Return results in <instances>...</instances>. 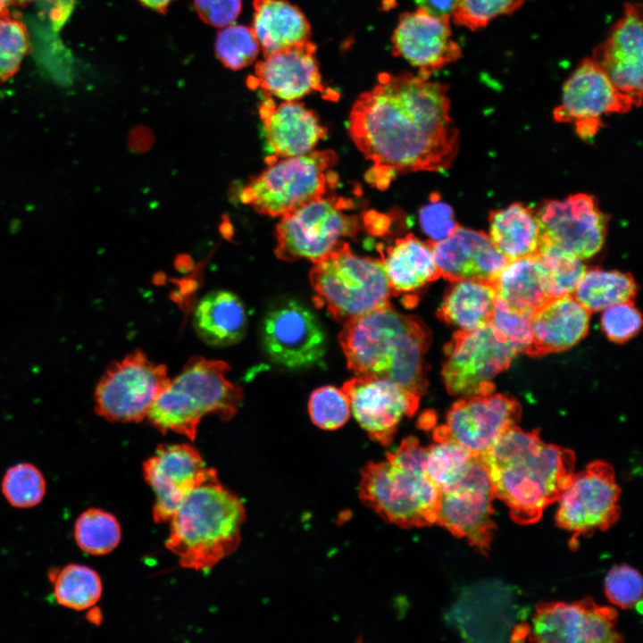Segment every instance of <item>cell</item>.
Masks as SVG:
<instances>
[{
    "label": "cell",
    "instance_id": "3957f363",
    "mask_svg": "<svg viewBox=\"0 0 643 643\" xmlns=\"http://www.w3.org/2000/svg\"><path fill=\"white\" fill-rule=\"evenodd\" d=\"M338 341L356 376L388 379L420 396L425 393L430 334L417 317L389 304L344 324Z\"/></svg>",
    "mask_w": 643,
    "mask_h": 643
},
{
    "label": "cell",
    "instance_id": "7402d4cb",
    "mask_svg": "<svg viewBox=\"0 0 643 643\" xmlns=\"http://www.w3.org/2000/svg\"><path fill=\"white\" fill-rule=\"evenodd\" d=\"M642 38L641 5L628 3L622 16L591 56L635 106H639L642 100Z\"/></svg>",
    "mask_w": 643,
    "mask_h": 643
},
{
    "label": "cell",
    "instance_id": "f35d334b",
    "mask_svg": "<svg viewBox=\"0 0 643 643\" xmlns=\"http://www.w3.org/2000/svg\"><path fill=\"white\" fill-rule=\"evenodd\" d=\"M215 54L227 68L238 71L251 64L260 50L251 28L229 25L220 30L215 39Z\"/></svg>",
    "mask_w": 643,
    "mask_h": 643
},
{
    "label": "cell",
    "instance_id": "f546056e",
    "mask_svg": "<svg viewBox=\"0 0 643 643\" xmlns=\"http://www.w3.org/2000/svg\"><path fill=\"white\" fill-rule=\"evenodd\" d=\"M492 283L497 297L530 314L551 299L547 274L537 255L509 261Z\"/></svg>",
    "mask_w": 643,
    "mask_h": 643
},
{
    "label": "cell",
    "instance_id": "52a82bcc",
    "mask_svg": "<svg viewBox=\"0 0 643 643\" xmlns=\"http://www.w3.org/2000/svg\"><path fill=\"white\" fill-rule=\"evenodd\" d=\"M337 160L330 149L276 159L242 187L238 199L261 214L281 217L335 188Z\"/></svg>",
    "mask_w": 643,
    "mask_h": 643
},
{
    "label": "cell",
    "instance_id": "816d5d0a",
    "mask_svg": "<svg viewBox=\"0 0 643 643\" xmlns=\"http://www.w3.org/2000/svg\"><path fill=\"white\" fill-rule=\"evenodd\" d=\"M34 1H37V0H14V3L19 4H27L32 3Z\"/></svg>",
    "mask_w": 643,
    "mask_h": 643
},
{
    "label": "cell",
    "instance_id": "8fae6325",
    "mask_svg": "<svg viewBox=\"0 0 643 643\" xmlns=\"http://www.w3.org/2000/svg\"><path fill=\"white\" fill-rule=\"evenodd\" d=\"M165 364L136 350L109 365L95 389V411L113 422H138L169 384Z\"/></svg>",
    "mask_w": 643,
    "mask_h": 643
},
{
    "label": "cell",
    "instance_id": "4dcf8cb0",
    "mask_svg": "<svg viewBox=\"0 0 643 643\" xmlns=\"http://www.w3.org/2000/svg\"><path fill=\"white\" fill-rule=\"evenodd\" d=\"M489 222L491 242L508 261L538 254L541 245V231L536 211L531 207L514 203L505 208L493 210L489 213Z\"/></svg>",
    "mask_w": 643,
    "mask_h": 643
},
{
    "label": "cell",
    "instance_id": "d6986e66",
    "mask_svg": "<svg viewBox=\"0 0 643 643\" xmlns=\"http://www.w3.org/2000/svg\"><path fill=\"white\" fill-rule=\"evenodd\" d=\"M198 450L189 444H163L143 463V475L155 501L153 518L167 522L187 496L208 475Z\"/></svg>",
    "mask_w": 643,
    "mask_h": 643
},
{
    "label": "cell",
    "instance_id": "8d00e7d4",
    "mask_svg": "<svg viewBox=\"0 0 643 643\" xmlns=\"http://www.w3.org/2000/svg\"><path fill=\"white\" fill-rule=\"evenodd\" d=\"M537 256L547 271L551 298L572 295L587 269L581 259L547 244Z\"/></svg>",
    "mask_w": 643,
    "mask_h": 643
},
{
    "label": "cell",
    "instance_id": "30bf717a",
    "mask_svg": "<svg viewBox=\"0 0 643 643\" xmlns=\"http://www.w3.org/2000/svg\"><path fill=\"white\" fill-rule=\"evenodd\" d=\"M518 351L489 322L471 330H457L445 347L442 376L454 396L493 393V380L506 370Z\"/></svg>",
    "mask_w": 643,
    "mask_h": 643
},
{
    "label": "cell",
    "instance_id": "9a60e30c",
    "mask_svg": "<svg viewBox=\"0 0 643 643\" xmlns=\"http://www.w3.org/2000/svg\"><path fill=\"white\" fill-rule=\"evenodd\" d=\"M494 498L486 464L475 455L463 478L441 492L436 522L486 554L496 530Z\"/></svg>",
    "mask_w": 643,
    "mask_h": 643
},
{
    "label": "cell",
    "instance_id": "ba28073f",
    "mask_svg": "<svg viewBox=\"0 0 643 643\" xmlns=\"http://www.w3.org/2000/svg\"><path fill=\"white\" fill-rule=\"evenodd\" d=\"M329 193L280 217L275 229L278 258L314 263L357 234L359 218L347 213L351 200Z\"/></svg>",
    "mask_w": 643,
    "mask_h": 643
},
{
    "label": "cell",
    "instance_id": "681fc988",
    "mask_svg": "<svg viewBox=\"0 0 643 643\" xmlns=\"http://www.w3.org/2000/svg\"><path fill=\"white\" fill-rule=\"evenodd\" d=\"M144 6L155 12L164 13L173 0H138Z\"/></svg>",
    "mask_w": 643,
    "mask_h": 643
},
{
    "label": "cell",
    "instance_id": "6da1fadb",
    "mask_svg": "<svg viewBox=\"0 0 643 643\" xmlns=\"http://www.w3.org/2000/svg\"><path fill=\"white\" fill-rule=\"evenodd\" d=\"M448 87L412 73L381 72L352 106L349 135L372 162L367 180L386 187L397 174L442 171L454 162L458 129Z\"/></svg>",
    "mask_w": 643,
    "mask_h": 643
},
{
    "label": "cell",
    "instance_id": "4316f807",
    "mask_svg": "<svg viewBox=\"0 0 643 643\" xmlns=\"http://www.w3.org/2000/svg\"><path fill=\"white\" fill-rule=\"evenodd\" d=\"M380 252L391 293L405 296L406 302L411 295L441 277L430 244L413 234L397 238Z\"/></svg>",
    "mask_w": 643,
    "mask_h": 643
},
{
    "label": "cell",
    "instance_id": "83f0119b",
    "mask_svg": "<svg viewBox=\"0 0 643 643\" xmlns=\"http://www.w3.org/2000/svg\"><path fill=\"white\" fill-rule=\"evenodd\" d=\"M251 29L263 55L310 40L311 26L288 0H254Z\"/></svg>",
    "mask_w": 643,
    "mask_h": 643
},
{
    "label": "cell",
    "instance_id": "d6a6232c",
    "mask_svg": "<svg viewBox=\"0 0 643 643\" xmlns=\"http://www.w3.org/2000/svg\"><path fill=\"white\" fill-rule=\"evenodd\" d=\"M638 286L630 273L591 268L585 271L573 297L589 313L622 302H633Z\"/></svg>",
    "mask_w": 643,
    "mask_h": 643
},
{
    "label": "cell",
    "instance_id": "44dd1931",
    "mask_svg": "<svg viewBox=\"0 0 643 643\" xmlns=\"http://www.w3.org/2000/svg\"><path fill=\"white\" fill-rule=\"evenodd\" d=\"M450 17L430 14L423 9L400 15L392 36V53L418 69V75L429 79L433 73L462 56L454 40Z\"/></svg>",
    "mask_w": 643,
    "mask_h": 643
},
{
    "label": "cell",
    "instance_id": "484cf974",
    "mask_svg": "<svg viewBox=\"0 0 643 643\" xmlns=\"http://www.w3.org/2000/svg\"><path fill=\"white\" fill-rule=\"evenodd\" d=\"M589 315L572 295L549 299L532 314V341L525 354L538 357L572 347L587 335Z\"/></svg>",
    "mask_w": 643,
    "mask_h": 643
},
{
    "label": "cell",
    "instance_id": "f1b7e54d",
    "mask_svg": "<svg viewBox=\"0 0 643 643\" xmlns=\"http://www.w3.org/2000/svg\"><path fill=\"white\" fill-rule=\"evenodd\" d=\"M193 323L197 335L207 345L229 347L238 343L246 334V308L236 294L215 290L197 303Z\"/></svg>",
    "mask_w": 643,
    "mask_h": 643
},
{
    "label": "cell",
    "instance_id": "e575fe53",
    "mask_svg": "<svg viewBox=\"0 0 643 643\" xmlns=\"http://www.w3.org/2000/svg\"><path fill=\"white\" fill-rule=\"evenodd\" d=\"M54 595L64 607L82 611L95 605L103 591L102 580L96 572L81 564H69L51 576Z\"/></svg>",
    "mask_w": 643,
    "mask_h": 643
},
{
    "label": "cell",
    "instance_id": "4fadbf2b",
    "mask_svg": "<svg viewBox=\"0 0 643 643\" xmlns=\"http://www.w3.org/2000/svg\"><path fill=\"white\" fill-rule=\"evenodd\" d=\"M616 623V610L599 605L591 598L573 603L541 602L536 606L531 624L517 627L514 639L523 640L527 637L531 642H621Z\"/></svg>",
    "mask_w": 643,
    "mask_h": 643
},
{
    "label": "cell",
    "instance_id": "7dc6e473",
    "mask_svg": "<svg viewBox=\"0 0 643 643\" xmlns=\"http://www.w3.org/2000/svg\"><path fill=\"white\" fill-rule=\"evenodd\" d=\"M195 10L206 24L224 28L233 23L241 12V0H194Z\"/></svg>",
    "mask_w": 643,
    "mask_h": 643
},
{
    "label": "cell",
    "instance_id": "603a6c76",
    "mask_svg": "<svg viewBox=\"0 0 643 643\" xmlns=\"http://www.w3.org/2000/svg\"><path fill=\"white\" fill-rule=\"evenodd\" d=\"M316 50L309 40L265 55L256 63L248 86L285 101H296L314 91L324 93Z\"/></svg>",
    "mask_w": 643,
    "mask_h": 643
},
{
    "label": "cell",
    "instance_id": "7a4b0ae2",
    "mask_svg": "<svg viewBox=\"0 0 643 643\" xmlns=\"http://www.w3.org/2000/svg\"><path fill=\"white\" fill-rule=\"evenodd\" d=\"M495 498L509 508L514 522H538L545 509L557 501L574 474L572 450L547 444L539 430H506L481 455Z\"/></svg>",
    "mask_w": 643,
    "mask_h": 643
},
{
    "label": "cell",
    "instance_id": "7bdbcfd3",
    "mask_svg": "<svg viewBox=\"0 0 643 643\" xmlns=\"http://www.w3.org/2000/svg\"><path fill=\"white\" fill-rule=\"evenodd\" d=\"M491 326L518 352L526 353L532 341V314L515 310L496 297Z\"/></svg>",
    "mask_w": 643,
    "mask_h": 643
},
{
    "label": "cell",
    "instance_id": "c3c4849f",
    "mask_svg": "<svg viewBox=\"0 0 643 643\" xmlns=\"http://www.w3.org/2000/svg\"><path fill=\"white\" fill-rule=\"evenodd\" d=\"M424 11L439 17H451L456 0H414Z\"/></svg>",
    "mask_w": 643,
    "mask_h": 643
},
{
    "label": "cell",
    "instance_id": "f907efd6",
    "mask_svg": "<svg viewBox=\"0 0 643 643\" xmlns=\"http://www.w3.org/2000/svg\"><path fill=\"white\" fill-rule=\"evenodd\" d=\"M14 3V0H0V14L8 11V7Z\"/></svg>",
    "mask_w": 643,
    "mask_h": 643
},
{
    "label": "cell",
    "instance_id": "60d3db41",
    "mask_svg": "<svg viewBox=\"0 0 643 643\" xmlns=\"http://www.w3.org/2000/svg\"><path fill=\"white\" fill-rule=\"evenodd\" d=\"M312 422L323 430H337L349 419L351 409L343 389L324 386L315 389L308 402Z\"/></svg>",
    "mask_w": 643,
    "mask_h": 643
},
{
    "label": "cell",
    "instance_id": "ac0fdd59",
    "mask_svg": "<svg viewBox=\"0 0 643 643\" xmlns=\"http://www.w3.org/2000/svg\"><path fill=\"white\" fill-rule=\"evenodd\" d=\"M350 409L371 438L388 445L404 417L412 416L421 396L388 379L361 377L343 385Z\"/></svg>",
    "mask_w": 643,
    "mask_h": 643
},
{
    "label": "cell",
    "instance_id": "74e56055",
    "mask_svg": "<svg viewBox=\"0 0 643 643\" xmlns=\"http://www.w3.org/2000/svg\"><path fill=\"white\" fill-rule=\"evenodd\" d=\"M1 489L12 506L30 508L43 500L46 483L39 469L32 463H21L6 471Z\"/></svg>",
    "mask_w": 643,
    "mask_h": 643
},
{
    "label": "cell",
    "instance_id": "5bb4252c",
    "mask_svg": "<svg viewBox=\"0 0 643 643\" xmlns=\"http://www.w3.org/2000/svg\"><path fill=\"white\" fill-rule=\"evenodd\" d=\"M267 356L288 369L322 365L326 337L315 313L303 304L288 300L271 308L261 327Z\"/></svg>",
    "mask_w": 643,
    "mask_h": 643
},
{
    "label": "cell",
    "instance_id": "d4e9b609",
    "mask_svg": "<svg viewBox=\"0 0 643 643\" xmlns=\"http://www.w3.org/2000/svg\"><path fill=\"white\" fill-rule=\"evenodd\" d=\"M428 243L441 277L450 282H493L509 262L485 232L459 225L447 238Z\"/></svg>",
    "mask_w": 643,
    "mask_h": 643
},
{
    "label": "cell",
    "instance_id": "277c9868",
    "mask_svg": "<svg viewBox=\"0 0 643 643\" xmlns=\"http://www.w3.org/2000/svg\"><path fill=\"white\" fill-rule=\"evenodd\" d=\"M246 520L244 504L212 468L170 519L165 547L183 568L208 571L238 549Z\"/></svg>",
    "mask_w": 643,
    "mask_h": 643
},
{
    "label": "cell",
    "instance_id": "5b68a950",
    "mask_svg": "<svg viewBox=\"0 0 643 643\" xmlns=\"http://www.w3.org/2000/svg\"><path fill=\"white\" fill-rule=\"evenodd\" d=\"M230 365L220 360L192 357L158 396L146 418L163 433L173 431L196 438L208 414L230 420L243 400L241 388L231 382Z\"/></svg>",
    "mask_w": 643,
    "mask_h": 643
},
{
    "label": "cell",
    "instance_id": "b9f144b4",
    "mask_svg": "<svg viewBox=\"0 0 643 643\" xmlns=\"http://www.w3.org/2000/svg\"><path fill=\"white\" fill-rule=\"evenodd\" d=\"M525 0H456L450 19L457 25L469 29L486 27L496 18L511 14Z\"/></svg>",
    "mask_w": 643,
    "mask_h": 643
},
{
    "label": "cell",
    "instance_id": "9c48e42d",
    "mask_svg": "<svg viewBox=\"0 0 643 643\" xmlns=\"http://www.w3.org/2000/svg\"><path fill=\"white\" fill-rule=\"evenodd\" d=\"M361 494L388 521L403 526H422L436 522L441 491L425 470L387 459L365 468Z\"/></svg>",
    "mask_w": 643,
    "mask_h": 643
},
{
    "label": "cell",
    "instance_id": "ee69618b",
    "mask_svg": "<svg viewBox=\"0 0 643 643\" xmlns=\"http://www.w3.org/2000/svg\"><path fill=\"white\" fill-rule=\"evenodd\" d=\"M605 591L609 601L615 605L624 609L637 607L642 599V578L630 566H614L605 577Z\"/></svg>",
    "mask_w": 643,
    "mask_h": 643
},
{
    "label": "cell",
    "instance_id": "cb8c5ba5",
    "mask_svg": "<svg viewBox=\"0 0 643 643\" xmlns=\"http://www.w3.org/2000/svg\"><path fill=\"white\" fill-rule=\"evenodd\" d=\"M261 97L259 115L270 162L309 153L326 137L327 128L304 104L296 100L276 104L266 94Z\"/></svg>",
    "mask_w": 643,
    "mask_h": 643
},
{
    "label": "cell",
    "instance_id": "ffe728a7",
    "mask_svg": "<svg viewBox=\"0 0 643 643\" xmlns=\"http://www.w3.org/2000/svg\"><path fill=\"white\" fill-rule=\"evenodd\" d=\"M521 413L520 404L504 394L466 397L452 405L446 425L438 429L472 454L483 455L516 424Z\"/></svg>",
    "mask_w": 643,
    "mask_h": 643
},
{
    "label": "cell",
    "instance_id": "f5cc1de1",
    "mask_svg": "<svg viewBox=\"0 0 643 643\" xmlns=\"http://www.w3.org/2000/svg\"><path fill=\"white\" fill-rule=\"evenodd\" d=\"M393 2L394 0H385L384 7L387 8L393 6Z\"/></svg>",
    "mask_w": 643,
    "mask_h": 643
},
{
    "label": "cell",
    "instance_id": "d590c367",
    "mask_svg": "<svg viewBox=\"0 0 643 643\" xmlns=\"http://www.w3.org/2000/svg\"><path fill=\"white\" fill-rule=\"evenodd\" d=\"M121 538L116 517L102 509L84 511L74 525V539L79 547L92 555H104L114 550Z\"/></svg>",
    "mask_w": 643,
    "mask_h": 643
},
{
    "label": "cell",
    "instance_id": "2e32d148",
    "mask_svg": "<svg viewBox=\"0 0 643 643\" xmlns=\"http://www.w3.org/2000/svg\"><path fill=\"white\" fill-rule=\"evenodd\" d=\"M633 103L614 85L591 58H585L565 80L560 104L554 110L558 122L572 123L577 134L590 140L601 127L602 118L624 113Z\"/></svg>",
    "mask_w": 643,
    "mask_h": 643
},
{
    "label": "cell",
    "instance_id": "7c38bea8",
    "mask_svg": "<svg viewBox=\"0 0 643 643\" xmlns=\"http://www.w3.org/2000/svg\"><path fill=\"white\" fill-rule=\"evenodd\" d=\"M620 488L613 467L595 461L583 471L574 473L558 498L555 515L558 527L572 533L571 547L581 535L605 530L620 516Z\"/></svg>",
    "mask_w": 643,
    "mask_h": 643
},
{
    "label": "cell",
    "instance_id": "ab89813d",
    "mask_svg": "<svg viewBox=\"0 0 643 643\" xmlns=\"http://www.w3.org/2000/svg\"><path fill=\"white\" fill-rule=\"evenodd\" d=\"M29 50L27 27L9 11L0 14V82L12 78Z\"/></svg>",
    "mask_w": 643,
    "mask_h": 643
},
{
    "label": "cell",
    "instance_id": "e0dca14e",
    "mask_svg": "<svg viewBox=\"0 0 643 643\" xmlns=\"http://www.w3.org/2000/svg\"><path fill=\"white\" fill-rule=\"evenodd\" d=\"M541 244L589 258L602 248L606 235V216L594 196L571 195L563 200L543 202L536 211Z\"/></svg>",
    "mask_w": 643,
    "mask_h": 643
},
{
    "label": "cell",
    "instance_id": "f6af8a7d",
    "mask_svg": "<svg viewBox=\"0 0 643 643\" xmlns=\"http://www.w3.org/2000/svg\"><path fill=\"white\" fill-rule=\"evenodd\" d=\"M600 325L611 341L623 343L639 331L642 317L633 302H622L603 310Z\"/></svg>",
    "mask_w": 643,
    "mask_h": 643
},
{
    "label": "cell",
    "instance_id": "8992f818",
    "mask_svg": "<svg viewBox=\"0 0 643 643\" xmlns=\"http://www.w3.org/2000/svg\"><path fill=\"white\" fill-rule=\"evenodd\" d=\"M309 278L314 304L343 325L390 304L381 260L355 255L347 242L314 262Z\"/></svg>",
    "mask_w": 643,
    "mask_h": 643
},
{
    "label": "cell",
    "instance_id": "1f68e13d",
    "mask_svg": "<svg viewBox=\"0 0 643 643\" xmlns=\"http://www.w3.org/2000/svg\"><path fill=\"white\" fill-rule=\"evenodd\" d=\"M497 297L492 282L465 280L451 282L438 309V317L459 330L488 324Z\"/></svg>",
    "mask_w": 643,
    "mask_h": 643
},
{
    "label": "cell",
    "instance_id": "bcb514c9",
    "mask_svg": "<svg viewBox=\"0 0 643 643\" xmlns=\"http://www.w3.org/2000/svg\"><path fill=\"white\" fill-rule=\"evenodd\" d=\"M419 220L422 230L433 241L447 238L458 226L452 208L438 195L420 210Z\"/></svg>",
    "mask_w": 643,
    "mask_h": 643
},
{
    "label": "cell",
    "instance_id": "836d02e7",
    "mask_svg": "<svg viewBox=\"0 0 643 643\" xmlns=\"http://www.w3.org/2000/svg\"><path fill=\"white\" fill-rule=\"evenodd\" d=\"M433 439L426 449L425 469L428 477L442 492L463 478L475 455L438 428L434 429Z\"/></svg>",
    "mask_w": 643,
    "mask_h": 643
}]
</instances>
